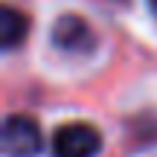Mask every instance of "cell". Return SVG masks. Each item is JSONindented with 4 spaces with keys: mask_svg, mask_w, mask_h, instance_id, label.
Returning a JSON list of instances; mask_svg holds the SVG:
<instances>
[{
    "mask_svg": "<svg viewBox=\"0 0 157 157\" xmlns=\"http://www.w3.org/2000/svg\"><path fill=\"white\" fill-rule=\"evenodd\" d=\"M102 148V134L90 122H67L52 134V157H96Z\"/></svg>",
    "mask_w": 157,
    "mask_h": 157,
    "instance_id": "6da1fadb",
    "label": "cell"
},
{
    "mask_svg": "<svg viewBox=\"0 0 157 157\" xmlns=\"http://www.w3.org/2000/svg\"><path fill=\"white\" fill-rule=\"evenodd\" d=\"M44 146L41 128L32 117L12 113L3 119V154L6 157H35Z\"/></svg>",
    "mask_w": 157,
    "mask_h": 157,
    "instance_id": "7a4b0ae2",
    "label": "cell"
},
{
    "mask_svg": "<svg viewBox=\"0 0 157 157\" xmlns=\"http://www.w3.org/2000/svg\"><path fill=\"white\" fill-rule=\"evenodd\" d=\"M52 41H56V47L64 50V52H84L93 44V32H90V26L82 17L64 15L61 21L56 23V29H52Z\"/></svg>",
    "mask_w": 157,
    "mask_h": 157,
    "instance_id": "3957f363",
    "label": "cell"
},
{
    "mask_svg": "<svg viewBox=\"0 0 157 157\" xmlns=\"http://www.w3.org/2000/svg\"><path fill=\"white\" fill-rule=\"evenodd\" d=\"M23 38H26V17L17 9H12V6H3V12H0V41H3V50H15Z\"/></svg>",
    "mask_w": 157,
    "mask_h": 157,
    "instance_id": "277c9868",
    "label": "cell"
},
{
    "mask_svg": "<svg viewBox=\"0 0 157 157\" xmlns=\"http://www.w3.org/2000/svg\"><path fill=\"white\" fill-rule=\"evenodd\" d=\"M148 3H151V9H154V15H157V0H148Z\"/></svg>",
    "mask_w": 157,
    "mask_h": 157,
    "instance_id": "5b68a950",
    "label": "cell"
}]
</instances>
